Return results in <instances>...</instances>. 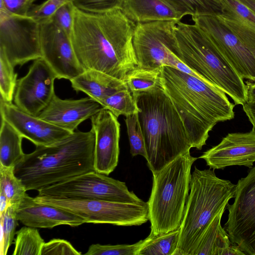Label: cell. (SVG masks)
Listing matches in <instances>:
<instances>
[{
    "mask_svg": "<svg viewBox=\"0 0 255 255\" xmlns=\"http://www.w3.org/2000/svg\"><path fill=\"white\" fill-rule=\"evenodd\" d=\"M100 104L117 118L121 115L127 117L138 112L135 100L128 89L116 92L102 101Z\"/></svg>",
    "mask_w": 255,
    "mask_h": 255,
    "instance_id": "4dcf8cb0",
    "label": "cell"
},
{
    "mask_svg": "<svg viewBox=\"0 0 255 255\" xmlns=\"http://www.w3.org/2000/svg\"><path fill=\"white\" fill-rule=\"evenodd\" d=\"M74 6L82 11L104 13L122 10L124 0H71Z\"/></svg>",
    "mask_w": 255,
    "mask_h": 255,
    "instance_id": "d590c367",
    "label": "cell"
},
{
    "mask_svg": "<svg viewBox=\"0 0 255 255\" xmlns=\"http://www.w3.org/2000/svg\"><path fill=\"white\" fill-rule=\"evenodd\" d=\"M0 255H6L14 240L15 230L18 225L16 216V206H8L4 213L0 216Z\"/></svg>",
    "mask_w": 255,
    "mask_h": 255,
    "instance_id": "d6a6232c",
    "label": "cell"
},
{
    "mask_svg": "<svg viewBox=\"0 0 255 255\" xmlns=\"http://www.w3.org/2000/svg\"><path fill=\"white\" fill-rule=\"evenodd\" d=\"M144 243V240L131 245H91L85 255H137Z\"/></svg>",
    "mask_w": 255,
    "mask_h": 255,
    "instance_id": "e575fe53",
    "label": "cell"
},
{
    "mask_svg": "<svg viewBox=\"0 0 255 255\" xmlns=\"http://www.w3.org/2000/svg\"><path fill=\"white\" fill-rule=\"evenodd\" d=\"M234 201L227 204L224 226L231 242L248 255H255V166L236 184Z\"/></svg>",
    "mask_w": 255,
    "mask_h": 255,
    "instance_id": "7c38bea8",
    "label": "cell"
},
{
    "mask_svg": "<svg viewBox=\"0 0 255 255\" xmlns=\"http://www.w3.org/2000/svg\"><path fill=\"white\" fill-rule=\"evenodd\" d=\"M236 187L230 180L217 177L212 169L195 167L175 255H193L209 224L234 198Z\"/></svg>",
    "mask_w": 255,
    "mask_h": 255,
    "instance_id": "8992f818",
    "label": "cell"
},
{
    "mask_svg": "<svg viewBox=\"0 0 255 255\" xmlns=\"http://www.w3.org/2000/svg\"><path fill=\"white\" fill-rule=\"evenodd\" d=\"M176 56L192 71L218 87L236 105L248 102L247 86L231 64L196 24L178 21L174 28Z\"/></svg>",
    "mask_w": 255,
    "mask_h": 255,
    "instance_id": "5b68a950",
    "label": "cell"
},
{
    "mask_svg": "<svg viewBox=\"0 0 255 255\" xmlns=\"http://www.w3.org/2000/svg\"><path fill=\"white\" fill-rule=\"evenodd\" d=\"M122 11L135 24L183 17L164 0H124Z\"/></svg>",
    "mask_w": 255,
    "mask_h": 255,
    "instance_id": "7402d4cb",
    "label": "cell"
},
{
    "mask_svg": "<svg viewBox=\"0 0 255 255\" xmlns=\"http://www.w3.org/2000/svg\"><path fill=\"white\" fill-rule=\"evenodd\" d=\"M243 110L255 128V102H247L243 105Z\"/></svg>",
    "mask_w": 255,
    "mask_h": 255,
    "instance_id": "b9f144b4",
    "label": "cell"
},
{
    "mask_svg": "<svg viewBox=\"0 0 255 255\" xmlns=\"http://www.w3.org/2000/svg\"><path fill=\"white\" fill-rule=\"evenodd\" d=\"M33 2L34 0H0V5L14 14L27 15L34 5Z\"/></svg>",
    "mask_w": 255,
    "mask_h": 255,
    "instance_id": "60d3db41",
    "label": "cell"
},
{
    "mask_svg": "<svg viewBox=\"0 0 255 255\" xmlns=\"http://www.w3.org/2000/svg\"><path fill=\"white\" fill-rule=\"evenodd\" d=\"M242 79L255 82V56L232 32L220 15L191 16Z\"/></svg>",
    "mask_w": 255,
    "mask_h": 255,
    "instance_id": "4fadbf2b",
    "label": "cell"
},
{
    "mask_svg": "<svg viewBox=\"0 0 255 255\" xmlns=\"http://www.w3.org/2000/svg\"><path fill=\"white\" fill-rule=\"evenodd\" d=\"M4 53L0 50V99L12 103L17 84V74Z\"/></svg>",
    "mask_w": 255,
    "mask_h": 255,
    "instance_id": "1f68e13d",
    "label": "cell"
},
{
    "mask_svg": "<svg viewBox=\"0 0 255 255\" xmlns=\"http://www.w3.org/2000/svg\"><path fill=\"white\" fill-rule=\"evenodd\" d=\"M160 70L136 67L130 71L125 81L132 95L150 92L159 86Z\"/></svg>",
    "mask_w": 255,
    "mask_h": 255,
    "instance_id": "4316f807",
    "label": "cell"
},
{
    "mask_svg": "<svg viewBox=\"0 0 255 255\" xmlns=\"http://www.w3.org/2000/svg\"><path fill=\"white\" fill-rule=\"evenodd\" d=\"M53 0L61 5H63V4L67 3L68 2L71 1V0Z\"/></svg>",
    "mask_w": 255,
    "mask_h": 255,
    "instance_id": "bcb514c9",
    "label": "cell"
},
{
    "mask_svg": "<svg viewBox=\"0 0 255 255\" xmlns=\"http://www.w3.org/2000/svg\"><path fill=\"white\" fill-rule=\"evenodd\" d=\"M135 26L122 10L92 13L75 7L70 39L84 70L99 71L125 81L137 66L133 45Z\"/></svg>",
    "mask_w": 255,
    "mask_h": 255,
    "instance_id": "6da1fadb",
    "label": "cell"
},
{
    "mask_svg": "<svg viewBox=\"0 0 255 255\" xmlns=\"http://www.w3.org/2000/svg\"><path fill=\"white\" fill-rule=\"evenodd\" d=\"M38 197L71 200H101L141 203L144 201L126 183L99 173L88 172L38 191Z\"/></svg>",
    "mask_w": 255,
    "mask_h": 255,
    "instance_id": "9c48e42d",
    "label": "cell"
},
{
    "mask_svg": "<svg viewBox=\"0 0 255 255\" xmlns=\"http://www.w3.org/2000/svg\"><path fill=\"white\" fill-rule=\"evenodd\" d=\"M177 21H156L135 24L133 45L139 68L177 69L181 60L176 55L177 45L174 28Z\"/></svg>",
    "mask_w": 255,
    "mask_h": 255,
    "instance_id": "30bf717a",
    "label": "cell"
},
{
    "mask_svg": "<svg viewBox=\"0 0 255 255\" xmlns=\"http://www.w3.org/2000/svg\"><path fill=\"white\" fill-rule=\"evenodd\" d=\"M132 96L138 109L147 164L151 172L157 171L192 147L179 115L160 85Z\"/></svg>",
    "mask_w": 255,
    "mask_h": 255,
    "instance_id": "277c9868",
    "label": "cell"
},
{
    "mask_svg": "<svg viewBox=\"0 0 255 255\" xmlns=\"http://www.w3.org/2000/svg\"><path fill=\"white\" fill-rule=\"evenodd\" d=\"M197 159L189 151L152 172V187L147 203L153 234L180 228L190 190L191 167Z\"/></svg>",
    "mask_w": 255,
    "mask_h": 255,
    "instance_id": "52a82bcc",
    "label": "cell"
},
{
    "mask_svg": "<svg viewBox=\"0 0 255 255\" xmlns=\"http://www.w3.org/2000/svg\"><path fill=\"white\" fill-rule=\"evenodd\" d=\"M56 79L55 73L42 58L34 60L28 73L17 80L15 105L25 113L37 116L55 94Z\"/></svg>",
    "mask_w": 255,
    "mask_h": 255,
    "instance_id": "9a60e30c",
    "label": "cell"
},
{
    "mask_svg": "<svg viewBox=\"0 0 255 255\" xmlns=\"http://www.w3.org/2000/svg\"><path fill=\"white\" fill-rule=\"evenodd\" d=\"M76 92H82L99 103L116 92L128 89L125 81L95 70L84 71L70 80Z\"/></svg>",
    "mask_w": 255,
    "mask_h": 255,
    "instance_id": "44dd1931",
    "label": "cell"
},
{
    "mask_svg": "<svg viewBox=\"0 0 255 255\" xmlns=\"http://www.w3.org/2000/svg\"><path fill=\"white\" fill-rule=\"evenodd\" d=\"M36 201L69 211L85 223L139 226L149 220L147 202L129 203L101 200H71L36 196Z\"/></svg>",
    "mask_w": 255,
    "mask_h": 255,
    "instance_id": "ba28073f",
    "label": "cell"
},
{
    "mask_svg": "<svg viewBox=\"0 0 255 255\" xmlns=\"http://www.w3.org/2000/svg\"><path fill=\"white\" fill-rule=\"evenodd\" d=\"M0 50L13 67L41 58L39 22L0 5Z\"/></svg>",
    "mask_w": 255,
    "mask_h": 255,
    "instance_id": "8fae6325",
    "label": "cell"
},
{
    "mask_svg": "<svg viewBox=\"0 0 255 255\" xmlns=\"http://www.w3.org/2000/svg\"><path fill=\"white\" fill-rule=\"evenodd\" d=\"M245 5L255 15V0H238Z\"/></svg>",
    "mask_w": 255,
    "mask_h": 255,
    "instance_id": "f6af8a7d",
    "label": "cell"
},
{
    "mask_svg": "<svg viewBox=\"0 0 255 255\" xmlns=\"http://www.w3.org/2000/svg\"><path fill=\"white\" fill-rule=\"evenodd\" d=\"M103 109L99 103L89 97L63 100L54 94L37 117L73 133L80 124Z\"/></svg>",
    "mask_w": 255,
    "mask_h": 255,
    "instance_id": "d6986e66",
    "label": "cell"
},
{
    "mask_svg": "<svg viewBox=\"0 0 255 255\" xmlns=\"http://www.w3.org/2000/svg\"><path fill=\"white\" fill-rule=\"evenodd\" d=\"M225 210H222L209 224L193 255H227L233 243L221 224Z\"/></svg>",
    "mask_w": 255,
    "mask_h": 255,
    "instance_id": "603a6c76",
    "label": "cell"
},
{
    "mask_svg": "<svg viewBox=\"0 0 255 255\" xmlns=\"http://www.w3.org/2000/svg\"><path fill=\"white\" fill-rule=\"evenodd\" d=\"M180 228L166 233L154 235L150 232L137 255H175L179 239Z\"/></svg>",
    "mask_w": 255,
    "mask_h": 255,
    "instance_id": "d4e9b609",
    "label": "cell"
},
{
    "mask_svg": "<svg viewBox=\"0 0 255 255\" xmlns=\"http://www.w3.org/2000/svg\"><path fill=\"white\" fill-rule=\"evenodd\" d=\"M125 122L131 155L135 156L140 155L147 160L144 138L139 123L138 113L126 117Z\"/></svg>",
    "mask_w": 255,
    "mask_h": 255,
    "instance_id": "836d02e7",
    "label": "cell"
},
{
    "mask_svg": "<svg viewBox=\"0 0 255 255\" xmlns=\"http://www.w3.org/2000/svg\"><path fill=\"white\" fill-rule=\"evenodd\" d=\"M61 5L53 0H46L40 4L34 5L27 15L39 21L51 18Z\"/></svg>",
    "mask_w": 255,
    "mask_h": 255,
    "instance_id": "ab89813d",
    "label": "cell"
},
{
    "mask_svg": "<svg viewBox=\"0 0 255 255\" xmlns=\"http://www.w3.org/2000/svg\"><path fill=\"white\" fill-rule=\"evenodd\" d=\"M1 119L6 121L23 137L36 146H48L70 135L72 132L25 113L12 103L0 99Z\"/></svg>",
    "mask_w": 255,
    "mask_h": 255,
    "instance_id": "ac0fdd59",
    "label": "cell"
},
{
    "mask_svg": "<svg viewBox=\"0 0 255 255\" xmlns=\"http://www.w3.org/2000/svg\"><path fill=\"white\" fill-rule=\"evenodd\" d=\"M75 6L71 1L62 5L51 17L55 22L70 37Z\"/></svg>",
    "mask_w": 255,
    "mask_h": 255,
    "instance_id": "74e56055",
    "label": "cell"
},
{
    "mask_svg": "<svg viewBox=\"0 0 255 255\" xmlns=\"http://www.w3.org/2000/svg\"><path fill=\"white\" fill-rule=\"evenodd\" d=\"M23 137L6 121L1 119L0 130V165L14 167L23 158Z\"/></svg>",
    "mask_w": 255,
    "mask_h": 255,
    "instance_id": "cb8c5ba5",
    "label": "cell"
},
{
    "mask_svg": "<svg viewBox=\"0 0 255 255\" xmlns=\"http://www.w3.org/2000/svg\"><path fill=\"white\" fill-rule=\"evenodd\" d=\"M248 102H255V82H247Z\"/></svg>",
    "mask_w": 255,
    "mask_h": 255,
    "instance_id": "7bdbcfd3",
    "label": "cell"
},
{
    "mask_svg": "<svg viewBox=\"0 0 255 255\" xmlns=\"http://www.w3.org/2000/svg\"><path fill=\"white\" fill-rule=\"evenodd\" d=\"M94 130L74 131L48 146H36L25 154L14 173L26 191H39L83 174L95 171Z\"/></svg>",
    "mask_w": 255,
    "mask_h": 255,
    "instance_id": "3957f363",
    "label": "cell"
},
{
    "mask_svg": "<svg viewBox=\"0 0 255 255\" xmlns=\"http://www.w3.org/2000/svg\"><path fill=\"white\" fill-rule=\"evenodd\" d=\"M159 84L179 115L191 147L201 150L217 123L235 117V105L226 93L201 78L164 66Z\"/></svg>",
    "mask_w": 255,
    "mask_h": 255,
    "instance_id": "7a4b0ae2",
    "label": "cell"
},
{
    "mask_svg": "<svg viewBox=\"0 0 255 255\" xmlns=\"http://www.w3.org/2000/svg\"><path fill=\"white\" fill-rule=\"evenodd\" d=\"M183 17L221 15L222 6L218 0H164Z\"/></svg>",
    "mask_w": 255,
    "mask_h": 255,
    "instance_id": "484cf974",
    "label": "cell"
},
{
    "mask_svg": "<svg viewBox=\"0 0 255 255\" xmlns=\"http://www.w3.org/2000/svg\"><path fill=\"white\" fill-rule=\"evenodd\" d=\"M9 206L7 197L5 194L0 191V216L2 215Z\"/></svg>",
    "mask_w": 255,
    "mask_h": 255,
    "instance_id": "ee69618b",
    "label": "cell"
},
{
    "mask_svg": "<svg viewBox=\"0 0 255 255\" xmlns=\"http://www.w3.org/2000/svg\"><path fill=\"white\" fill-rule=\"evenodd\" d=\"M68 241L60 239H53L44 243L40 255H81Z\"/></svg>",
    "mask_w": 255,
    "mask_h": 255,
    "instance_id": "8d00e7d4",
    "label": "cell"
},
{
    "mask_svg": "<svg viewBox=\"0 0 255 255\" xmlns=\"http://www.w3.org/2000/svg\"><path fill=\"white\" fill-rule=\"evenodd\" d=\"M199 158L213 170L234 165L252 168L255 162V128L247 132L228 133Z\"/></svg>",
    "mask_w": 255,
    "mask_h": 255,
    "instance_id": "e0dca14e",
    "label": "cell"
},
{
    "mask_svg": "<svg viewBox=\"0 0 255 255\" xmlns=\"http://www.w3.org/2000/svg\"><path fill=\"white\" fill-rule=\"evenodd\" d=\"M223 12L235 15L255 23V15L243 3L238 0H218Z\"/></svg>",
    "mask_w": 255,
    "mask_h": 255,
    "instance_id": "f35d334b",
    "label": "cell"
},
{
    "mask_svg": "<svg viewBox=\"0 0 255 255\" xmlns=\"http://www.w3.org/2000/svg\"><path fill=\"white\" fill-rule=\"evenodd\" d=\"M95 136L94 168L109 175L118 165L120 124L111 111L103 109L90 118Z\"/></svg>",
    "mask_w": 255,
    "mask_h": 255,
    "instance_id": "2e32d148",
    "label": "cell"
},
{
    "mask_svg": "<svg viewBox=\"0 0 255 255\" xmlns=\"http://www.w3.org/2000/svg\"><path fill=\"white\" fill-rule=\"evenodd\" d=\"M16 235L12 255H40L45 242L37 228L25 226Z\"/></svg>",
    "mask_w": 255,
    "mask_h": 255,
    "instance_id": "83f0119b",
    "label": "cell"
},
{
    "mask_svg": "<svg viewBox=\"0 0 255 255\" xmlns=\"http://www.w3.org/2000/svg\"><path fill=\"white\" fill-rule=\"evenodd\" d=\"M38 22L41 58L57 79L70 80L82 73L84 70L76 58L70 37L52 17Z\"/></svg>",
    "mask_w": 255,
    "mask_h": 255,
    "instance_id": "5bb4252c",
    "label": "cell"
},
{
    "mask_svg": "<svg viewBox=\"0 0 255 255\" xmlns=\"http://www.w3.org/2000/svg\"><path fill=\"white\" fill-rule=\"evenodd\" d=\"M220 15L239 40L255 56V23L227 12H224Z\"/></svg>",
    "mask_w": 255,
    "mask_h": 255,
    "instance_id": "f546056e",
    "label": "cell"
},
{
    "mask_svg": "<svg viewBox=\"0 0 255 255\" xmlns=\"http://www.w3.org/2000/svg\"><path fill=\"white\" fill-rule=\"evenodd\" d=\"M16 216L24 225L35 228H53L61 225L77 227L85 223L73 213L37 202L27 194L16 206Z\"/></svg>",
    "mask_w": 255,
    "mask_h": 255,
    "instance_id": "ffe728a7",
    "label": "cell"
},
{
    "mask_svg": "<svg viewBox=\"0 0 255 255\" xmlns=\"http://www.w3.org/2000/svg\"><path fill=\"white\" fill-rule=\"evenodd\" d=\"M0 191L6 195L9 206H17L26 195L22 181L14 173V167L0 165Z\"/></svg>",
    "mask_w": 255,
    "mask_h": 255,
    "instance_id": "f1b7e54d",
    "label": "cell"
}]
</instances>
